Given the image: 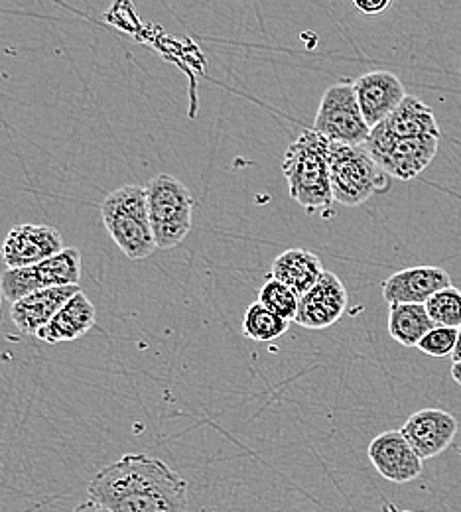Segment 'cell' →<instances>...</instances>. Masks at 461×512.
I'll return each instance as SVG.
<instances>
[{
  "label": "cell",
  "instance_id": "19",
  "mask_svg": "<svg viewBox=\"0 0 461 512\" xmlns=\"http://www.w3.org/2000/svg\"><path fill=\"white\" fill-rule=\"evenodd\" d=\"M426 306L395 304L389 312V333L402 347H418V343L434 329Z\"/></svg>",
  "mask_w": 461,
  "mask_h": 512
},
{
  "label": "cell",
  "instance_id": "6",
  "mask_svg": "<svg viewBox=\"0 0 461 512\" xmlns=\"http://www.w3.org/2000/svg\"><path fill=\"white\" fill-rule=\"evenodd\" d=\"M81 280V251L75 247L64 249L30 268H6L0 274L2 296L16 304L18 300L48 288L79 286Z\"/></svg>",
  "mask_w": 461,
  "mask_h": 512
},
{
  "label": "cell",
  "instance_id": "4",
  "mask_svg": "<svg viewBox=\"0 0 461 512\" xmlns=\"http://www.w3.org/2000/svg\"><path fill=\"white\" fill-rule=\"evenodd\" d=\"M144 190L156 249L178 247L194 225V195L170 174H156Z\"/></svg>",
  "mask_w": 461,
  "mask_h": 512
},
{
  "label": "cell",
  "instance_id": "16",
  "mask_svg": "<svg viewBox=\"0 0 461 512\" xmlns=\"http://www.w3.org/2000/svg\"><path fill=\"white\" fill-rule=\"evenodd\" d=\"M77 292L79 286L48 288L34 292L12 304L10 318L24 335H38Z\"/></svg>",
  "mask_w": 461,
  "mask_h": 512
},
{
  "label": "cell",
  "instance_id": "13",
  "mask_svg": "<svg viewBox=\"0 0 461 512\" xmlns=\"http://www.w3.org/2000/svg\"><path fill=\"white\" fill-rule=\"evenodd\" d=\"M377 473L391 483H410L422 473V459L408 444L400 430H389L377 436L367 449Z\"/></svg>",
  "mask_w": 461,
  "mask_h": 512
},
{
  "label": "cell",
  "instance_id": "12",
  "mask_svg": "<svg viewBox=\"0 0 461 512\" xmlns=\"http://www.w3.org/2000/svg\"><path fill=\"white\" fill-rule=\"evenodd\" d=\"M347 290L345 284L339 280L337 274L324 272L320 282L300 298L298 314L294 323L306 329H326L335 321L341 320V316L347 310Z\"/></svg>",
  "mask_w": 461,
  "mask_h": 512
},
{
  "label": "cell",
  "instance_id": "30",
  "mask_svg": "<svg viewBox=\"0 0 461 512\" xmlns=\"http://www.w3.org/2000/svg\"><path fill=\"white\" fill-rule=\"evenodd\" d=\"M404 512H410V511H404Z\"/></svg>",
  "mask_w": 461,
  "mask_h": 512
},
{
  "label": "cell",
  "instance_id": "24",
  "mask_svg": "<svg viewBox=\"0 0 461 512\" xmlns=\"http://www.w3.org/2000/svg\"><path fill=\"white\" fill-rule=\"evenodd\" d=\"M391 6V0H355V8L367 16L383 14Z\"/></svg>",
  "mask_w": 461,
  "mask_h": 512
},
{
  "label": "cell",
  "instance_id": "17",
  "mask_svg": "<svg viewBox=\"0 0 461 512\" xmlns=\"http://www.w3.org/2000/svg\"><path fill=\"white\" fill-rule=\"evenodd\" d=\"M324 272L320 256L306 249H288L274 258L270 278L282 282L302 298L320 282Z\"/></svg>",
  "mask_w": 461,
  "mask_h": 512
},
{
  "label": "cell",
  "instance_id": "25",
  "mask_svg": "<svg viewBox=\"0 0 461 512\" xmlns=\"http://www.w3.org/2000/svg\"><path fill=\"white\" fill-rule=\"evenodd\" d=\"M71 512H111V511H107V509H105V507H101V505H99V503H95V501H91V499H89V501H85V503H81V505H77V507H75V509H73V511Z\"/></svg>",
  "mask_w": 461,
  "mask_h": 512
},
{
  "label": "cell",
  "instance_id": "22",
  "mask_svg": "<svg viewBox=\"0 0 461 512\" xmlns=\"http://www.w3.org/2000/svg\"><path fill=\"white\" fill-rule=\"evenodd\" d=\"M426 312L436 327H461V290L450 286L426 302Z\"/></svg>",
  "mask_w": 461,
  "mask_h": 512
},
{
  "label": "cell",
  "instance_id": "20",
  "mask_svg": "<svg viewBox=\"0 0 461 512\" xmlns=\"http://www.w3.org/2000/svg\"><path fill=\"white\" fill-rule=\"evenodd\" d=\"M288 327H290V321L274 316L270 310L264 308L261 302L251 304L243 318L245 337L259 343H268L282 337L288 331Z\"/></svg>",
  "mask_w": 461,
  "mask_h": 512
},
{
  "label": "cell",
  "instance_id": "21",
  "mask_svg": "<svg viewBox=\"0 0 461 512\" xmlns=\"http://www.w3.org/2000/svg\"><path fill=\"white\" fill-rule=\"evenodd\" d=\"M259 302L274 316L286 321H294L298 314L300 298L282 282L268 278L259 292Z\"/></svg>",
  "mask_w": 461,
  "mask_h": 512
},
{
  "label": "cell",
  "instance_id": "23",
  "mask_svg": "<svg viewBox=\"0 0 461 512\" xmlns=\"http://www.w3.org/2000/svg\"><path fill=\"white\" fill-rule=\"evenodd\" d=\"M458 343V329L452 327H434L420 343L418 349L430 357L442 359L454 353Z\"/></svg>",
  "mask_w": 461,
  "mask_h": 512
},
{
  "label": "cell",
  "instance_id": "5",
  "mask_svg": "<svg viewBox=\"0 0 461 512\" xmlns=\"http://www.w3.org/2000/svg\"><path fill=\"white\" fill-rule=\"evenodd\" d=\"M330 182L333 201L345 207H357L389 190V176L365 146L330 142Z\"/></svg>",
  "mask_w": 461,
  "mask_h": 512
},
{
  "label": "cell",
  "instance_id": "14",
  "mask_svg": "<svg viewBox=\"0 0 461 512\" xmlns=\"http://www.w3.org/2000/svg\"><path fill=\"white\" fill-rule=\"evenodd\" d=\"M452 286L450 274L440 266H414L398 270L391 278L383 282L385 300L395 304H418L426 302L438 292Z\"/></svg>",
  "mask_w": 461,
  "mask_h": 512
},
{
  "label": "cell",
  "instance_id": "8",
  "mask_svg": "<svg viewBox=\"0 0 461 512\" xmlns=\"http://www.w3.org/2000/svg\"><path fill=\"white\" fill-rule=\"evenodd\" d=\"M440 138H408V140H379L365 142L367 152L381 166V170L400 182L418 178L436 158Z\"/></svg>",
  "mask_w": 461,
  "mask_h": 512
},
{
  "label": "cell",
  "instance_id": "27",
  "mask_svg": "<svg viewBox=\"0 0 461 512\" xmlns=\"http://www.w3.org/2000/svg\"><path fill=\"white\" fill-rule=\"evenodd\" d=\"M452 379L461 386V363L452 365Z\"/></svg>",
  "mask_w": 461,
  "mask_h": 512
},
{
  "label": "cell",
  "instance_id": "28",
  "mask_svg": "<svg viewBox=\"0 0 461 512\" xmlns=\"http://www.w3.org/2000/svg\"><path fill=\"white\" fill-rule=\"evenodd\" d=\"M2 298H4V296H2V292H0V310H2Z\"/></svg>",
  "mask_w": 461,
  "mask_h": 512
},
{
  "label": "cell",
  "instance_id": "26",
  "mask_svg": "<svg viewBox=\"0 0 461 512\" xmlns=\"http://www.w3.org/2000/svg\"><path fill=\"white\" fill-rule=\"evenodd\" d=\"M452 361L454 363H461V327L458 329V343H456V349L452 353Z\"/></svg>",
  "mask_w": 461,
  "mask_h": 512
},
{
  "label": "cell",
  "instance_id": "31",
  "mask_svg": "<svg viewBox=\"0 0 461 512\" xmlns=\"http://www.w3.org/2000/svg\"><path fill=\"white\" fill-rule=\"evenodd\" d=\"M461 449V448H460Z\"/></svg>",
  "mask_w": 461,
  "mask_h": 512
},
{
  "label": "cell",
  "instance_id": "18",
  "mask_svg": "<svg viewBox=\"0 0 461 512\" xmlns=\"http://www.w3.org/2000/svg\"><path fill=\"white\" fill-rule=\"evenodd\" d=\"M97 321V310L93 302L79 290L66 306L56 314L36 337L48 345L75 341L87 335Z\"/></svg>",
  "mask_w": 461,
  "mask_h": 512
},
{
  "label": "cell",
  "instance_id": "11",
  "mask_svg": "<svg viewBox=\"0 0 461 512\" xmlns=\"http://www.w3.org/2000/svg\"><path fill=\"white\" fill-rule=\"evenodd\" d=\"M355 95L369 128L389 119L408 97L402 81L391 71H369L355 79Z\"/></svg>",
  "mask_w": 461,
  "mask_h": 512
},
{
  "label": "cell",
  "instance_id": "2",
  "mask_svg": "<svg viewBox=\"0 0 461 512\" xmlns=\"http://www.w3.org/2000/svg\"><path fill=\"white\" fill-rule=\"evenodd\" d=\"M282 174L290 197L306 211H324L333 205L330 182V140L314 128L304 130L286 150Z\"/></svg>",
  "mask_w": 461,
  "mask_h": 512
},
{
  "label": "cell",
  "instance_id": "29",
  "mask_svg": "<svg viewBox=\"0 0 461 512\" xmlns=\"http://www.w3.org/2000/svg\"><path fill=\"white\" fill-rule=\"evenodd\" d=\"M460 455H461V449H460Z\"/></svg>",
  "mask_w": 461,
  "mask_h": 512
},
{
  "label": "cell",
  "instance_id": "9",
  "mask_svg": "<svg viewBox=\"0 0 461 512\" xmlns=\"http://www.w3.org/2000/svg\"><path fill=\"white\" fill-rule=\"evenodd\" d=\"M62 251L64 239L56 227L24 223L8 231L2 243V260L8 268H30Z\"/></svg>",
  "mask_w": 461,
  "mask_h": 512
},
{
  "label": "cell",
  "instance_id": "1",
  "mask_svg": "<svg viewBox=\"0 0 461 512\" xmlns=\"http://www.w3.org/2000/svg\"><path fill=\"white\" fill-rule=\"evenodd\" d=\"M87 491L91 501L111 512H188V481L142 453L103 467Z\"/></svg>",
  "mask_w": 461,
  "mask_h": 512
},
{
  "label": "cell",
  "instance_id": "15",
  "mask_svg": "<svg viewBox=\"0 0 461 512\" xmlns=\"http://www.w3.org/2000/svg\"><path fill=\"white\" fill-rule=\"evenodd\" d=\"M442 138V130L428 105L408 95L395 113L371 130V138L408 140V138Z\"/></svg>",
  "mask_w": 461,
  "mask_h": 512
},
{
  "label": "cell",
  "instance_id": "7",
  "mask_svg": "<svg viewBox=\"0 0 461 512\" xmlns=\"http://www.w3.org/2000/svg\"><path fill=\"white\" fill-rule=\"evenodd\" d=\"M314 130L335 144L365 146L371 128L361 113L353 83L339 81L326 89L316 113Z\"/></svg>",
  "mask_w": 461,
  "mask_h": 512
},
{
  "label": "cell",
  "instance_id": "10",
  "mask_svg": "<svg viewBox=\"0 0 461 512\" xmlns=\"http://www.w3.org/2000/svg\"><path fill=\"white\" fill-rule=\"evenodd\" d=\"M420 459H434L452 446L458 434L454 414L440 408H424L414 412L400 430Z\"/></svg>",
  "mask_w": 461,
  "mask_h": 512
},
{
  "label": "cell",
  "instance_id": "3",
  "mask_svg": "<svg viewBox=\"0 0 461 512\" xmlns=\"http://www.w3.org/2000/svg\"><path fill=\"white\" fill-rule=\"evenodd\" d=\"M101 217L109 237L131 260H142L156 251L144 186H123L101 203Z\"/></svg>",
  "mask_w": 461,
  "mask_h": 512
}]
</instances>
